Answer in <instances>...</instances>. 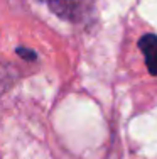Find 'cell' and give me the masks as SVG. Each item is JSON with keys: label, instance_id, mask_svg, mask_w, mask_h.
Returning <instances> with one entry per match:
<instances>
[{"label": "cell", "instance_id": "cell-2", "mask_svg": "<svg viewBox=\"0 0 157 159\" xmlns=\"http://www.w3.org/2000/svg\"><path fill=\"white\" fill-rule=\"evenodd\" d=\"M46 2L49 10L63 20H76L78 17V2L76 0H41Z\"/></svg>", "mask_w": 157, "mask_h": 159}, {"label": "cell", "instance_id": "cell-3", "mask_svg": "<svg viewBox=\"0 0 157 159\" xmlns=\"http://www.w3.org/2000/svg\"><path fill=\"white\" fill-rule=\"evenodd\" d=\"M17 54L24 59H29V61H36L37 59V54L32 49H25V48H17Z\"/></svg>", "mask_w": 157, "mask_h": 159}, {"label": "cell", "instance_id": "cell-1", "mask_svg": "<svg viewBox=\"0 0 157 159\" xmlns=\"http://www.w3.org/2000/svg\"><path fill=\"white\" fill-rule=\"evenodd\" d=\"M139 49L144 54L145 66L152 76H157V36L144 34L139 39Z\"/></svg>", "mask_w": 157, "mask_h": 159}]
</instances>
